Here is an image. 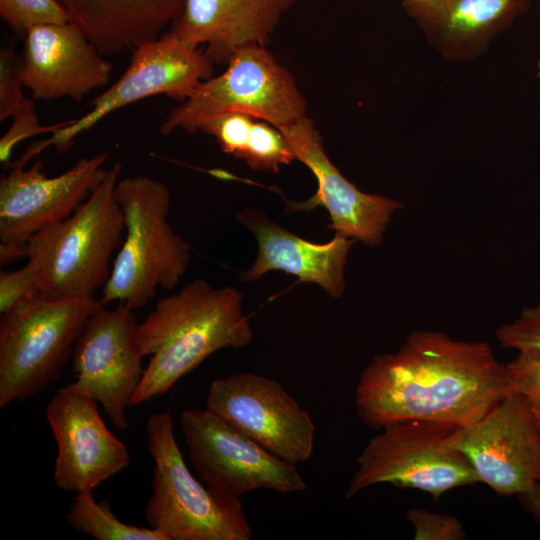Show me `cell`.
I'll use <instances>...</instances> for the list:
<instances>
[{
    "instance_id": "6da1fadb",
    "label": "cell",
    "mask_w": 540,
    "mask_h": 540,
    "mask_svg": "<svg viewBox=\"0 0 540 540\" xmlns=\"http://www.w3.org/2000/svg\"><path fill=\"white\" fill-rule=\"evenodd\" d=\"M510 393L506 364L487 342L414 330L397 351L374 356L363 369L355 408L376 430L405 421L465 427Z\"/></svg>"
},
{
    "instance_id": "7a4b0ae2",
    "label": "cell",
    "mask_w": 540,
    "mask_h": 540,
    "mask_svg": "<svg viewBox=\"0 0 540 540\" xmlns=\"http://www.w3.org/2000/svg\"><path fill=\"white\" fill-rule=\"evenodd\" d=\"M242 302L236 288H216L204 279L158 300L138 327L143 354L150 360L132 406L166 394L216 351L248 346L253 329Z\"/></svg>"
},
{
    "instance_id": "3957f363",
    "label": "cell",
    "mask_w": 540,
    "mask_h": 540,
    "mask_svg": "<svg viewBox=\"0 0 540 540\" xmlns=\"http://www.w3.org/2000/svg\"><path fill=\"white\" fill-rule=\"evenodd\" d=\"M122 166L114 164L90 196L67 218L51 224L27 243L39 293L59 299L93 297L110 275L113 253L125 234L115 186Z\"/></svg>"
},
{
    "instance_id": "277c9868",
    "label": "cell",
    "mask_w": 540,
    "mask_h": 540,
    "mask_svg": "<svg viewBox=\"0 0 540 540\" xmlns=\"http://www.w3.org/2000/svg\"><path fill=\"white\" fill-rule=\"evenodd\" d=\"M115 199L125 223V236L103 287L100 302L144 307L158 288L173 289L190 261V246L169 224L170 193L148 176L117 181Z\"/></svg>"
},
{
    "instance_id": "5b68a950",
    "label": "cell",
    "mask_w": 540,
    "mask_h": 540,
    "mask_svg": "<svg viewBox=\"0 0 540 540\" xmlns=\"http://www.w3.org/2000/svg\"><path fill=\"white\" fill-rule=\"evenodd\" d=\"M103 304L93 297L38 294L0 321V408L25 401L57 381L88 319Z\"/></svg>"
},
{
    "instance_id": "8992f818",
    "label": "cell",
    "mask_w": 540,
    "mask_h": 540,
    "mask_svg": "<svg viewBox=\"0 0 540 540\" xmlns=\"http://www.w3.org/2000/svg\"><path fill=\"white\" fill-rule=\"evenodd\" d=\"M146 432L154 461L152 494L145 508L150 527L168 540H249L252 529L241 500L217 494L188 469L170 411L152 414Z\"/></svg>"
},
{
    "instance_id": "52a82bcc",
    "label": "cell",
    "mask_w": 540,
    "mask_h": 540,
    "mask_svg": "<svg viewBox=\"0 0 540 540\" xmlns=\"http://www.w3.org/2000/svg\"><path fill=\"white\" fill-rule=\"evenodd\" d=\"M226 66L168 113L160 126L163 135L199 131L209 119L228 112L247 114L278 129L307 116V103L293 76L265 45L239 47Z\"/></svg>"
},
{
    "instance_id": "ba28073f",
    "label": "cell",
    "mask_w": 540,
    "mask_h": 540,
    "mask_svg": "<svg viewBox=\"0 0 540 540\" xmlns=\"http://www.w3.org/2000/svg\"><path fill=\"white\" fill-rule=\"evenodd\" d=\"M459 426L434 421L398 422L381 429L360 453L345 498L378 484L428 493L435 501L449 490L479 482L453 445Z\"/></svg>"
},
{
    "instance_id": "9c48e42d",
    "label": "cell",
    "mask_w": 540,
    "mask_h": 540,
    "mask_svg": "<svg viewBox=\"0 0 540 540\" xmlns=\"http://www.w3.org/2000/svg\"><path fill=\"white\" fill-rule=\"evenodd\" d=\"M179 421L194 468L217 494L240 499L259 489L286 494L306 488L295 464L275 456L211 410L185 409Z\"/></svg>"
},
{
    "instance_id": "30bf717a",
    "label": "cell",
    "mask_w": 540,
    "mask_h": 540,
    "mask_svg": "<svg viewBox=\"0 0 540 540\" xmlns=\"http://www.w3.org/2000/svg\"><path fill=\"white\" fill-rule=\"evenodd\" d=\"M213 72V62L202 47L164 33L133 50L125 72L90 103L91 109L85 115L67 121L49 139L31 145L24 157L29 160L50 145L64 151L105 116L146 97L165 94L182 102L214 76Z\"/></svg>"
},
{
    "instance_id": "8fae6325",
    "label": "cell",
    "mask_w": 540,
    "mask_h": 540,
    "mask_svg": "<svg viewBox=\"0 0 540 540\" xmlns=\"http://www.w3.org/2000/svg\"><path fill=\"white\" fill-rule=\"evenodd\" d=\"M138 327L133 310L124 304L114 309L101 306L74 346L75 381L63 387L100 403L119 429L128 427L126 411L144 373Z\"/></svg>"
},
{
    "instance_id": "7c38bea8",
    "label": "cell",
    "mask_w": 540,
    "mask_h": 540,
    "mask_svg": "<svg viewBox=\"0 0 540 540\" xmlns=\"http://www.w3.org/2000/svg\"><path fill=\"white\" fill-rule=\"evenodd\" d=\"M206 408L289 463L312 455L310 414L273 379L248 372L218 378L209 387Z\"/></svg>"
},
{
    "instance_id": "4fadbf2b",
    "label": "cell",
    "mask_w": 540,
    "mask_h": 540,
    "mask_svg": "<svg viewBox=\"0 0 540 540\" xmlns=\"http://www.w3.org/2000/svg\"><path fill=\"white\" fill-rule=\"evenodd\" d=\"M453 445L479 482L500 495H521L540 483V426L519 394L506 395L479 420L459 427Z\"/></svg>"
},
{
    "instance_id": "5bb4252c",
    "label": "cell",
    "mask_w": 540,
    "mask_h": 540,
    "mask_svg": "<svg viewBox=\"0 0 540 540\" xmlns=\"http://www.w3.org/2000/svg\"><path fill=\"white\" fill-rule=\"evenodd\" d=\"M109 152L79 159L64 173L47 177L43 163L29 168L10 163L0 179V240L2 244L26 246L43 228L70 216L101 183Z\"/></svg>"
},
{
    "instance_id": "9a60e30c",
    "label": "cell",
    "mask_w": 540,
    "mask_h": 540,
    "mask_svg": "<svg viewBox=\"0 0 540 540\" xmlns=\"http://www.w3.org/2000/svg\"><path fill=\"white\" fill-rule=\"evenodd\" d=\"M279 130L295 159L317 181L315 194L305 201L292 202L286 213L323 207L330 218L327 227L334 234L353 238L367 247L379 246L394 212L402 205L387 196L362 192L347 180L329 159L320 133L308 116Z\"/></svg>"
},
{
    "instance_id": "2e32d148",
    "label": "cell",
    "mask_w": 540,
    "mask_h": 540,
    "mask_svg": "<svg viewBox=\"0 0 540 540\" xmlns=\"http://www.w3.org/2000/svg\"><path fill=\"white\" fill-rule=\"evenodd\" d=\"M97 404L62 387L47 406L57 444L53 477L63 491L93 490L129 465L125 444L107 428Z\"/></svg>"
},
{
    "instance_id": "e0dca14e",
    "label": "cell",
    "mask_w": 540,
    "mask_h": 540,
    "mask_svg": "<svg viewBox=\"0 0 540 540\" xmlns=\"http://www.w3.org/2000/svg\"><path fill=\"white\" fill-rule=\"evenodd\" d=\"M112 65L74 23L45 24L25 34L24 87L34 99L80 100L110 80Z\"/></svg>"
},
{
    "instance_id": "ac0fdd59",
    "label": "cell",
    "mask_w": 540,
    "mask_h": 540,
    "mask_svg": "<svg viewBox=\"0 0 540 540\" xmlns=\"http://www.w3.org/2000/svg\"><path fill=\"white\" fill-rule=\"evenodd\" d=\"M236 219L253 233L258 245L254 263L240 274L242 282L282 271L320 286L332 298L343 295L344 269L355 239L334 234L327 243H314L283 228L259 208H245Z\"/></svg>"
},
{
    "instance_id": "d6986e66",
    "label": "cell",
    "mask_w": 540,
    "mask_h": 540,
    "mask_svg": "<svg viewBox=\"0 0 540 540\" xmlns=\"http://www.w3.org/2000/svg\"><path fill=\"white\" fill-rule=\"evenodd\" d=\"M296 0H185L165 32L202 47L213 64L226 65L247 44L266 45Z\"/></svg>"
},
{
    "instance_id": "ffe728a7",
    "label": "cell",
    "mask_w": 540,
    "mask_h": 540,
    "mask_svg": "<svg viewBox=\"0 0 540 540\" xmlns=\"http://www.w3.org/2000/svg\"><path fill=\"white\" fill-rule=\"evenodd\" d=\"M428 42L448 60H471L530 8V0L403 2Z\"/></svg>"
},
{
    "instance_id": "44dd1931",
    "label": "cell",
    "mask_w": 540,
    "mask_h": 540,
    "mask_svg": "<svg viewBox=\"0 0 540 540\" xmlns=\"http://www.w3.org/2000/svg\"><path fill=\"white\" fill-rule=\"evenodd\" d=\"M102 55L158 39L180 16L185 0H58Z\"/></svg>"
},
{
    "instance_id": "7402d4cb",
    "label": "cell",
    "mask_w": 540,
    "mask_h": 540,
    "mask_svg": "<svg viewBox=\"0 0 540 540\" xmlns=\"http://www.w3.org/2000/svg\"><path fill=\"white\" fill-rule=\"evenodd\" d=\"M65 519L70 527L96 540H168L155 528L122 522L108 503L95 500L93 490L76 493Z\"/></svg>"
},
{
    "instance_id": "603a6c76",
    "label": "cell",
    "mask_w": 540,
    "mask_h": 540,
    "mask_svg": "<svg viewBox=\"0 0 540 540\" xmlns=\"http://www.w3.org/2000/svg\"><path fill=\"white\" fill-rule=\"evenodd\" d=\"M241 159L255 171L270 173H277L281 165L296 160L282 132L272 124L256 118Z\"/></svg>"
},
{
    "instance_id": "cb8c5ba5",
    "label": "cell",
    "mask_w": 540,
    "mask_h": 540,
    "mask_svg": "<svg viewBox=\"0 0 540 540\" xmlns=\"http://www.w3.org/2000/svg\"><path fill=\"white\" fill-rule=\"evenodd\" d=\"M0 15L11 28L24 34L36 26L69 21L58 0H0Z\"/></svg>"
},
{
    "instance_id": "d4e9b609",
    "label": "cell",
    "mask_w": 540,
    "mask_h": 540,
    "mask_svg": "<svg viewBox=\"0 0 540 540\" xmlns=\"http://www.w3.org/2000/svg\"><path fill=\"white\" fill-rule=\"evenodd\" d=\"M22 60L9 48L0 51V121L35 110V103L22 91Z\"/></svg>"
},
{
    "instance_id": "484cf974",
    "label": "cell",
    "mask_w": 540,
    "mask_h": 540,
    "mask_svg": "<svg viewBox=\"0 0 540 540\" xmlns=\"http://www.w3.org/2000/svg\"><path fill=\"white\" fill-rule=\"evenodd\" d=\"M254 117L239 112H228L206 121L200 132L213 136L221 150L241 159Z\"/></svg>"
},
{
    "instance_id": "4316f807",
    "label": "cell",
    "mask_w": 540,
    "mask_h": 540,
    "mask_svg": "<svg viewBox=\"0 0 540 540\" xmlns=\"http://www.w3.org/2000/svg\"><path fill=\"white\" fill-rule=\"evenodd\" d=\"M511 393L522 396L532 407L540 408V351L525 349L506 364Z\"/></svg>"
},
{
    "instance_id": "83f0119b",
    "label": "cell",
    "mask_w": 540,
    "mask_h": 540,
    "mask_svg": "<svg viewBox=\"0 0 540 540\" xmlns=\"http://www.w3.org/2000/svg\"><path fill=\"white\" fill-rule=\"evenodd\" d=\"M414 530L415 540H464L466 532L462 523L452 515L412 508L406 512Z\"/></svg>"
},
{
    "instance_id": "f1b7e54d",
    "label": "cell",
    "mask_w": 540,
    "mask_h": 540,
    "mask_svg": "<svg viewBox=\"0 0 540 540\" xmlns=\"http://www.w3.org/2000/svg\"><path fill=\"white\" fill-rule=\"evenodd\" d=\"M495 336L501 346L517 351H540V302L524 307L514 321L500 326Z\"/></svg>"
},
{
    "instance_id": "f546056e",
    "label": "cell",
    "mask_w": 540,
    "mask_h": 540,
    "mask_svg": "<svg viewBox=\"0 0 540 540\" xmlns=\"http://www.w3.org/2000/svg\"><path fill=\"white\" fill-rule=\"evenodd\" d=\"M39 293L36 274L29 263L15 271L0 273V313Z\"/></svg>"
},
{
    "instance_id": "4dcf8cb0",
    "label": "cell",
    "mask_w": 540,
    "mask_h": 540,
    "mask_svg": "<svg viewBox=\"0 0 540 540\" xmlns=\"http://www.w3.org/2000/svg\"><path fill=\"white\" fill-rule=\"evenodd\" d=\"M12 119L10 128L0 140V162L5 166L11 163L12 151L20 141L42 133H54L66 123L42 125L36 110L15 115Z\"/></svg>"
},
{
    "instance_id": "1f68e13d",
    "label": "cell",
    "mask_w": 540,
    "mask_h": 540,
    "mask_svg": "<svg viewBox=\"0 0 540 540\" xmlns=\"http://www.w3.org/2000/svg\"><path fill=\"white\" fill-rule=\"evenodd\" d=\"M27 255V245L17 246L11 244H0V262L1 265L12 262L18 258Z\"/></svg>"
},
{
    "instance_id": "d6a6232c",
    "label": "cell",
    "mask_w": 540,
    "mask_h": 540,
    "mask_svg": "<svg viewBox=\"0 0 540 540\" xmlns=\"http://www.w3.org/2000/svg\"><path fill=\"white\" fill-rule=\"evenodd\" d=\"M520 496H522L529 510L540 520V483H534Z\"/></svg>"
},
{
    "instance_id": "836d02e7",
    "label": "cell",
    "mask_w": 540,
    "mask_h": 540,
    "mask_svg": "<svg viewBox=\"0 0 540 540\" xmlns=\"http://www.w3.org/2000/svg\"><path fill=\"white\" fill-rule=\"evenodd\" d=\"M531 407H532V406H531ZM532 409H533V412H534L535 417H536V419H537V422H538V424H539V426H540V408L532 407Z\"/></svg>"
},
{
    "instance_id": "e575fe53",
    "label": "cell",
    "mask_w": 540,
    "mask_h": 540,
    "mask_svg": "<svg viewBox=\"0 0 540 540\" xmlns=\"http://www.w3.org/2000/svg\"><path fill=\"white\" fill-rule=\"evenodd\" d=\"M537 77H538V81H539V86H540V58L538 60V63H537Z\"/></svg>"
},
{
    "instance_id": "d590c367",
    "label": "cell",
    "mask_w": 540,
    "mask_h": 540,
    "mask_svg": "<svg viewBox=\"0 0 540 540\" xmlns=\"http://www.w3.org/2000/svg\"><path fill=\"white\" fill-rule=\"evenodd\" d=\"M429 0H403V2H426Z\"/></svg>"
}]
</instances>
